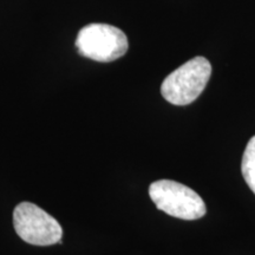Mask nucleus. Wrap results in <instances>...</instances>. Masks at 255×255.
<instances>
[{
	"mask_svg": "<svg viewBox=\"0 0 255 255\" xmlns=\"http://www.w3.org/2000/svg\"><path fill=\"white\" fill-rule=\"evenodd\" d=\"M212 75V65L205 57H195L167 76L161 94L169 103L188 105L205 90Z\"/></svg>",
	"mask_w": 255,
	"mask_h": 255,
	"instance_id": "1",
	"label": "nucleus"
},
{
	"mask_svg": "<svg viewBox=\"0 0 255 255\" xmlns=\"http://www.w3.org/2000/svg\"><path fill=\"white\" fill-rule=\"evenodd\" d=\"M149 196L165 214L182 220H197L206 215L205 201L189 187L171 180L155 181L149 187Z\"/></svg>",
	"mask_w": 255,
	"mask_h": 255,
	"instance_id": "2",
	"label": "nucleus"
},
{
	"mask_svg": "<svg viewBox=\"0 0 255 255\" xmlns=\"http://www.w3.org/2000/svg\"><path fill=\"white\" fill-rule=\"evenodd\" d=\"M76 47L83 57L109 63L126 55L129 41L120 28L108 24H89L78 32Z\"/></svg>",
	"mask_w": 255,
	"mask_h": 255,
	"instance_id": "3",
	"label": "nucleus"
},
{
	"mask_svg": "<svg viewBox=\"0 0 255 255\" xmlns=\"http://www.w3.org/2000/svg\"><path fill=\"white\" fill-rule=\"evenodd\" d=\"M13 226L21 240L34 246L59 244L63 228L45 210L31 202H21L13 210Z\"/></svg>",
	"mask_w": 255,
	"mask_h": 255,
	"instance_id": "4",
	"label": "nucleus"
},
{
	"mask_svg": "<svg viewBox=\"0 0 255 255\" xmlns=\"http://www.w3.org/2000/svg\"><path fill=\"white\" fill-rule=\"evenodd\" d=\"M241 171L248 187L255 194V136L252 137L245 149Z\"/></svg>",
	"mask_w": 255,
	"mask_h": 255,
	"instance_id": "5",
	"label": "nucleus"
}]
</instances>
